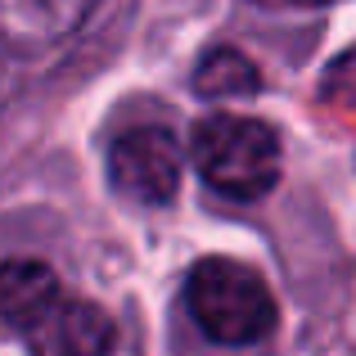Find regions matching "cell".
Returning <instances> with one entry per match:
<instances>
[{"instance_id": "2", "label": "cell", "mask_w": 356, "mask_h": 356, "mask_svg": "<svg viewBox=\"0 0 356 356\" xmlns=\"http://www.w3.org/2000/svg\"><path fill=\"white\" fill-rule=\"evenodd\" d=\"M190 158L199 176L226 199H261L280 181V140L266 122L239 113H212L194 127Z\"/></svg>"}, {"instance_id": "9", "label": "cell", "mask_w": 356, "mask_h": 356, "mask_svg": "<svg viewBox=\"0 0 356 356\" xmlns=\"http://www.w3.org/2000/svg\"><path fill=\"white\" fill-rule=\"evenodd\" d=\"M257 5H266V9H321L330 0H257Z\"/></svg>"}, {"instance_id": "4", "label": "cell", "mask_w": 356, "mask_h": 356, "mask_svg": "<svg viewBox=\"0 0 356 356\" xmlns=\"http://www.w3.org/2000/svg\"><path fill=\"white\" fill-rule=\"evenodd\" d=\"M99 0H0V45L9 54H45L81 32Z\"/></svg>"}, {"instance_id": "1", "label": "cell", "mask_w": 356, "mask_h": 356, "mask_svg": "<svg viewBox=\"0 0 356 356\" xmlns=\"http://www.w3.org/2000/svg\"><path fill=\"white\" fill-rule=\"evenodd\" d=\"M185 307L194 325L221 348H248L275 330L280 312L266 280L235 257H203L185 280Z\"/></svg>"}, {"instance_id": "5", "label": "cell", "mask_w": 356, "mask_h": 356, "mask_svg": "<svg viewBox=\"0 0 356 356\" xmlns=\"http://www.w3.org/2000/svg\"><path fill=\"white\" fill-rule=\"evenodd\" d=\"M32 356H108L113 352V321L104 307L86 298H59L41 321L27 330Z\"/></svg>"}, {"instance_id": "8", "label": "cell", "mask_w": 356, "mask_h": 356, "mask_svg": "<svg viewBox=\"0 0 356 356\" xmlns=\"http://www.w3.org/2000/svg\"><path fill=\"white\" fill-rule=\"evenodd\" d=\"M321 95L330 99V104H356V50L339 54V59L330 63V72H325V81H321Z\"/></svg>"}, {"instance_id": "6", "label": "cell", "mask_w": 356, "mask_h": 356, "mask_svg": "<svg viewBox=\"0 0 356 356\" xmlns=\"http://www.w3.org/2000/svg\"><path fill=\"white\" fill-rule=\"evenodd\" d=\"M59 275L36 257H9L0 261V325L32 330L54 302H59Z\"/></svg>"}, {"instance_id": "7", "label": "cell", "mask_w": 356, "mask_h": 356, "mask_svg": "<svg viewBox=\"0 0 356 356\" xmlns=\"http://www.w3.org/2000/svg\"><path fill=\"white\" fill-rule=\"evenodd\" d=\"M261 86L257 68H252L248 54L230 50V45H221V50H208L203 54V63L194 68V90L208 99H235V95H252V90Z\"/></svg>"}, {"instance_id": "3", "label": "cell", "mask_w": 356, "mask_h": 356, "mask_svg": "<svg viewBox=\"0 0 356 356\" xmlns=\"http://www.w3.org/2000/svg\"><path fill=\"white\" fill-rule=\"evenodd\" d=\"M108 181L122 199L163 208L181 194V145L163 127L122 131L108 145Z\"/></svg>"}]
</instances>
